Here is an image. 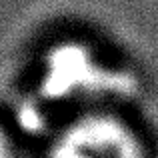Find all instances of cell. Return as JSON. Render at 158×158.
<instances>
[{
	"instance_id": "3",
	"label": "cell",
	"mask_w": 158,
	"mask_h": 158,
	"mask_svg": "<svg viewBox=\"0 0 158 158\" xmlns=\"http://www.w3.org/2000/svg\"><path fill=\"white\" fill-rule=\"evenodd\" d=\"M0 158H14V144L4 126H0Z\"/></svg>"
},
{
	"instance_id": "1",
	"label": "cell",
	"mask_w": 158,
	"mask_h": 158,
	"mask_svg": "<svg viewBox=\"0 0 158 158\" xmlns=\"http://www.w3.org/2000/svg\"><path fill=\"white\" fill-rule=\"evenodd\" d=\"M48 158H146V146L120 116L86 112L54 134Z\"/></svg>"
},
{
	"instance_id": "2",
	"label": "cell",
	"mask_w": 158,
	"mask_h": 158,
	"mask_svg": "<svg viewBox=\"0 0 158 158\" xmlns=\"http://www.w3.org/2000/svg\"><path fill=\"white\" fill-rule=\"evenodd\" d=\"M104 80V68L90 48L78 42H62L50 48L44 58L42 88L46 94L64 100L76 92L94 90Z\"/></svg>"
}]
</instances>
